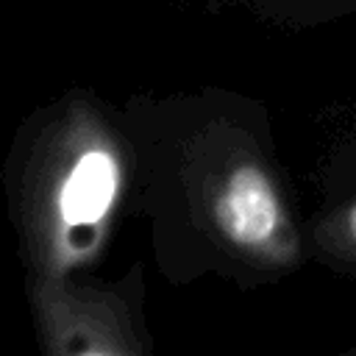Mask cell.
<instances>
[{
  "label": "cell",
  "instance_id": "cell-3",
  "mask_svg": "<svg viewBox=\"0 0 356 356\" xmlns=\"http://www.w3.org/2000/svg\"><path fill=\"white\" fill-rule=\"evenodd\" d=\"M345 228H348V236H350L353 245H356V203L350 206V211H348V217H345Z\"/></svg>",
  "mask_w": 356,
  "mask_h": 356
},
{
  "label": "cell",
  "instance_id": "cell-4",
  "mask_svg": "<svg viewBox=\"0 0 356 356\" xmlns=\"http://www.w3.org/2000/svg\"><path fill=\"white\" fill-rule=\"evenodd\" d=\"M345 3H350V6H356V0H345Z\"/></svg>",
  "mask_w": 356,
  "mask_h": 356
},
{
  "label": "cell",
  "instance_id": "cell-1",
  "mask_svg": "<svg viewBox=\"0 0 356 356\" xmlns=\"http://www.w3.org/2000/svg\"><path fill=\"white\" fill-rule=\"evenodd\" d=\"M214 220L231 245L270 250L284 228V211L267 172L256 164L234 167L214 197Z\"/></svg>",
  "mask_w": 356,
  "mask_h": 356
},
{
  "label": "cell",
  "instance_id": "cell-2",
  "mask_svg": "<svg viewBox=\"0 0 356 356\" xmlns=\"http://www.w3.org/2000/svg\"><path fill=\"white\" fill-rule=\"evenodd\" d=\"M117 195V161L106 150H86L72 164L61 186V217L70 225H95L106 217Z\"/></svg>",
  "mask_w": 356,
  "mask_h": 356
}]
</instances>
